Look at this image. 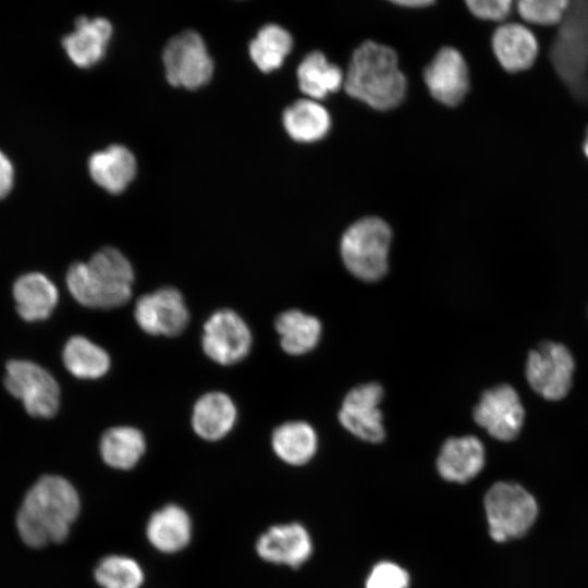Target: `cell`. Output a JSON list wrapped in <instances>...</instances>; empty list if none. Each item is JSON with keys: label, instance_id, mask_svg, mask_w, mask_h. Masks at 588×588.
I'll return each mask as SVG.
<instances>
[{"label": "cell", "instance_id": "obj_33", "mask_svg": "<svg viewBox=\"0 0 588 588\" xmlns=\"http://www.w3.org/2000/svg\"><path fill=\"white\" fill-rule=\"evenodd\" d=\"M466 5L469 11L481 20L502 21L511 12L510 0H468Z\"/></svg>", "mask_w": 588, "mask_h": 588}, {"label": "cell", "instance_id": "obj_6", "mask_svg": "<svg viewBox=\"0 0 588 588\" xmlns=\"http://www.w3.org/2000/svg\"><path fill=\"white\" fill-rule=\"evenodd\" d=\"M489 535L497 542L524 536L535 523L538 505L520 485L499 481L485 495Z\"/></svg>", "mask_w": 588, "mask_h": 588}, {"label": "cell", "instance_id": "obj_8", "mask_svg": "<svg viewBox=\"0 0 588 588\" xmlns=\"http://www.w3.org/2000/svg\"><path fill=\"white\" fill-rule=\"evenodd\" d=\"M162 60L168 82L176 87L199 88L213 73V61L206 44L194 30L172 37L163 49Z\"/></svg>", "mask_w": 588, "mask_h": 588}, {"label": "cell", "instance_id": "obj_19", "mask_svg": "<svg viewBox=\"0 0 588 588\" xmlns=\"http://www.w3.org/2000/svg\"><path fill=\"white\" fill-rule=\"evenodd\" d=\"M493 52L509 72L529 69L538 54V41L524 25L510 23L500 26L492 37Z\"/></svg>", "mask_w": 588, "mask_h": 588}, {"label": "cell", "instance_id": "obj_13", "mask_svg": "<svg viewBox=\"0 0 588 588\" xmlns=\"http://www.w3.org/2000/svg\"><path fill=\"white\" fill-rule=\"evenodd\" d=\"M383 389L377 382L364 383L352 389L344 397L339 412L341 425L353 436L371 443L385 437L379 404Z\"/></svg>", "mask_w": 588, "mask_h": 588}, {"label": "cell", "instance_id": "obj_32", "mask_svg": "<svg viewBox=\"0 0 588 588\" xmlns=\"http://www.w3.org/2000/svg\"><path fill=\"white\" fill-rule=\"evenodd\" d=\"M409 575L396 563L382 561L370 571L365 588H408Z\"/></svg>", "mask_w": 588, "mask_h": 588}, {"label": "cell", "instance_id": "obj_14", "mask_svg": "<svg viewBox=\"0 0 588 588\" xmlns=\"http://www.w3.org/2000/svg\"><path fill=\"white\" fill-rule=\"evenodd\" d=\"M424 79L433 98L446 106L458 105L469 87L466 61L452 47L438 51L425 69Z\"/></svg>", "mask_w": 588, "mask_h": 588}, {"label": "cell", "instance_id": "obj_36", "mask_svg": "<svg viewBox=\"0 0 588 588\" xmlns=\"http://www.w3.org/2000/svg\"><path fill=\"white\" fill-rule=\"evenodd\" d=\"M584 152H585L586 157L588 158V132H587V137H586V140H585V144H584Z\"/></svg>", "mask_w": 588, "mask_h": 588}, {"label": "cell", "instance_id": "obj_1", "mask_svg": "<svg viewBox=\"0 0 588 588\" xmlns=\"http://www.w3.org/2000/svg\"><path fill=\"white\" fill-rule=\"evenodd\" d=\"M79 513L75 488L60 476L41 477L26 493L16 515V528L29 547L62 542Z\"/></svg>", "mask_w": 588, "mask_h": 588}, {"label": "cell", "instance_id": "obj_35", "mask_svg": "<svg viewBox=\"0 0 588 588\" xmlns=\"http://www.w3.org/2000/svg\"><path fill=\"white\" fill-rule=\"evenodd\" d=\"M394 3L402 7L419 8V7L431 5L433 2L427 1V0H404V1H394Z\"/></svg>", "mask_w": 588, "mask_h": 588}, {"label": "cell", "instance_id": "obj_28", "mask_svg": "<svg viewBox=\"0 0 588 588\" xmlns=\"http://www.w3.org/2000/svg\"><path fill=\"white\" fill-rule=\"evenodd\" d=\"M62 360L68 371L79 379H98L110 369L109 354L83 335L68 340Z\"/></svg>", "mask_w": 588, "mask_h": 588}, {"label": "cell", "instance_id": "obj_11", "mask_svg": "<svg viewBox=\"0 0 588 588\" xmlns=\"http://www.w3.org/2000/svg\"><path fill=\"white\" fill-rule=\"evenodd\" d=\"M134 318L148 334L175 336L185 330L189 314L181 292L167 286L142 295L136 302Z\"/></svg>", "mask_w": 588, "mask_h": 588}, {"label": "cell", "instance_id": "obj_23", "mask_svg": "<svg viewBox=\"0 0 588 588\" xmlns=\"http://www.w3.org/2000/svg\"><path fill=\"white\" fill-rule=\"evenodd\" d=\"M271 444L280 460L299 466L315 455L318 439L314 428L305 421H289L273 430Z\"/></svg>", "mask_w": 588, "mask_h": 588}, {"label": "cell", "instance_id": "obj_26", "mask_svg": "<svg viewBox=\"0 0 588 588\" xmlns=\"http://www.w3.org/2000/svg\"><path fill=\"white\" fill-rule=\"evenodd\" d=\"M99 448L107 465L125 470L138 463L145 453L146 442L137 428L118 426L109 428L102 434Z\"/></svg>", "mask_w": 588, "mask_h": 588}, {"label": "cell", "instance_id": "obj_24", "mask_svg": "<svg viewBox=\"0 0 588 588\" xmlns=\"http://www.w3.org/2000/svg\"><path fill=\"white\" fill-rule=\"evenodd\" d=\"M331 119L324 107L313 99H301L287 107L283 113V125L287 134L301 143H311L326 136Z\"/></svg>", "mask_w": 588, "mask_h": 588}, {"label": "cell", "instance_id": "obj_7", "mask_svg": "<svg viewBox=\"0 0 588 588\" xmlns=\"http://www.w3.org/2000/svg\"><path fill=\"white\" fill-rule=\"evenodd\" d=\"M4 387L36 418L53 417L60 405V388L42 366L27 359H11L5 365Z\"/></svg>", "mask_w": 588, "mask_h": 588}, {"label": "cell", "instance_id": "obj_21", "mask_svg": "<svg viewBox=\"0 0 588 588\" xmlns=\"http://www.w3.org/2000/svg\"><path fill=\"white\" fill-rule=\"evenodd\" d=\"M236 420V407L223 392H209L200 396L193 408L192 427L207 441L225 437Z\"/></svg>", "mask_w": 588, "mask_h": 588}, {"label": "cell", "instance_id": "obj_15", "mask_svg": "<svg viewBox=\"0 0 588 588\" xmlns=\"http://www.w3.org/2000/svg\"><path fill=\"white\" fill-rule=\"evenodd\" d=\"M256 550L267 562L298 567L310 558L313 542L303 525L291 523L270 527L259 537Z\"/></svg>", "mask_w": 588, "mask_h": 588}, {"label": "cell", "instance_id": "obj_16", "mask_svg": "<svg viewBox=\"0 0 588 588\" xmlns=\"http://www.w3.org/2000/svg\"><path fill=\"white\" fill-rule=\"evenodd\" d=\"M485 466V448L474 436L448 439L437 458L440 476L450 482L465 483L475 478Z\"/></svg>", "mask_w": 588, "mask_h": 588}, {"label": "cell", "instance_id": "obj_25", "mask_svg": "<svg viewBox=\"0 0 588 588\" xmlns=\"http://www.w3.org/2000/svg\"><path fill=\"white\" fill-rule=\"evenodd\" d=\"M280 335V344L290 355H303L311 351L319 342L320 321L298 309L281 313L274 322Z\"/></svg>", "mask_w": 588, "mask_h": 588}, {"label": "cell", "instance_id": "obj_27", "mask_svg": "<svg viewBox=\"0 0 588 588\" xmlns=\"http://www.w3.org/2000/svg\"><path fill=\"white\" fill-rule=\"evenodd\" d=\"M299 89L313 100L322 99L344 85L342 70L328 61L323 53H308L297 68Z\"/></svg>", "mask_w": 588, "mask_h": 588}, {"label": "cell", "instance_id": "obj_4", "mask_svg": "<svg viewBox=\"0 0 588 588\" xmlns=\"http://www.w3.org/2000/svg\"><path fill=\"white\" fill-rule=\"evenodd\" d=\"M549 54L572 95L588 102V0L569 1Z\"/></svg>", "mask_w": 588, "mask_h": 588}, {"label": "cell", "instance_id": "obj_10", "mask_svg": "<svg viewBox=\"0 0 588 588\" xmlns=\"http://www.w3.org/2000/svg\"><path fill=\"white\" fill-rule=\"evenodd\" d=\"M252 340L250 330L238 314L231 309H220L205 322L201 345L210 359L229 366L248 355Z\"/></svg>", "mask_w": 588, "mask_h": 588}, {"label": "cell", "instance_id": "obj_12", "mask_svg": "<svg viewBox=\"0 0 588 588\" xmlns=\"http://www.w3.org/2000/svg\"><path fill=\"white\" fill-rule=\"evenodd\" d=\"M524 417L525 412L519 396L509 384H500L485 391L474 408V420L500 441L516 438Z\"/></svg>", "mask_w": 588, "mask_h": 588}, {"label": "cell", "instance_id": "obj_34", "mask_svg": "<svg viewBox=\"0 0 588 588\" xmlns=\"http://www.w3.org/2000/svg\"><path fill=\"white\" fill-rule=\"evenodd\" d=\"M14 166L8 155L0 149V199L4 198L13 188Z\"/></svg>", "mask_w": 588, "mask_h": 588}, {"label": "cell", "instance_id": "obj_29", "mask_svg": "<svg viewBox=\"0 0 588 588\" xmlns=\"http://www.w3.org/2000/svg\"><path fill=\"white\" fill-rule=\"evenodd\" d=\"M293 39L287 30L275 24L265 25L249 45V54L262 72L279 69L290 53Z\"/></svg>", "mask_w": 588, "mask_h": 588}, {"label": "cell", "instance_id": "obj_2", "mask_svg": "<svg viewBox=\"0 0 588 588\" xmlns=\"http://www.w3.org/2000/svg\"><path fill=\"white\" fill-rule=\"evenodd\" d=\"M65 280L71 295L81 305L111 309L131 299L134 270L120 250L105 247L87 262L72 264Z\"/></svg>", "mask_w": 588, "mask_h": 588}, {"label": "cell", "instance_id": "obj_31", "mask_svg": "<svg viewBox=\"0 0 588 588\" xmlns=\"http://www.w3.org/2000/svg\"><path fill=\"white\" fill-rule=\"evenodd\" d=\"M567 0H522L517 3L519 15L538 25L560 24L567 10Z\"/></svg>", "mask_w": 588, "mask_h": 588}, {"label": "cell", "instance_id": "obj_20", "mask_svg": "<svg viewBox=\"0 0 588 588\" xmlns=\"http://www.w3.org/2000/svg\"><path fill=\"white\" fill-rule=\"evenodd\" d=\"M91 179L107 192H123L136 174V159L124 146L112 145L89 157Z\"/></svg>", "mask_w": 588, "mask_h": 588}, {"label": "cell", "instance_id": "obj_9", "mask_svg": "<svg viewBox=\"0 0 588 588\" xmlns=\"http://www.w3.org/2000/svg\"><path fill=\"white\" fill-rule=\"evenodd\" d=\"M574 366V358L563 344L543 342L528 355L526 379L542 397L561 400L571 389Z\"/></svg>", "mask_w": 588, "mask_h": 588}, {"label": "cell", "instance_id": "obj_5", "mask_svg": "<svg viewBox=\"0 0 588 588\" xmlns=\"http://www.w3.org/2000/svg\"><path fill=\"white\" fill-rule=\"evenodd\" d=\"M392 232L377 217H366L350 225L343 233L340 252L346 269L363 281H378L388 270Z\"/></svg>", "mask_w": 588, "mask_h": 588}, {"label": "cell", "instance_id": "obj_17", "mask_svg": "<svg viewBox=\"0 0 588 588\" xmlns=\"http://www.w3.org/2000/svg\"><path fill=\"white\" fill-rule=\"evenodd\" d=\"M112 35L111 23L105 17L79 16L73 32L62 39L70 60L79 68H89L103 57Z\"/></svg>", "mask_w": 588, "mask_h": 588}, {"label": "cell", "instance_id": "obj_22", "mask_svg": "<svg viewBox=\"0 0 588 588\" xmlns=\"http://www.w3.org/2000/svg\"><path fill=\"white\" fill-rule=\"evenodd\" d=\"M146 535L157 550L164 553L177 552L191 540L189 516L179 505L168 504L150 516Z\"/></svg>", "mask_w": 588, "mask_h": 588}, {"label": "cell", "instance_id": "obj_30", "mask_svg": "<svg viewBox=\"0 0 588 588\" xmlns=\"http://www.w3.org/2000/svg\"><path fill=\"white\" fill-rule=\"evenodd\" d=\"M95 579L102 588H139L144 581L140 565L124 555H108L95 569Z\"/></svg>", "mask_w": 588, "mask_h": 588}, {"label": "cell", "instance_id": "obj_18", "mask_svg": "<svg viewBox=\"0 0 588 588\" xmlns=\"http://www.w3.org/2000/svg\"><path fill=\"white\" fill-rule=\"evenodd\" d=\"M13 298L19 316L28 322L46 320L59 299L54 283L40 272H27L13 284Z\"/></svg>", "mask_w": 588, "mask_h": 588}, {"label": "cell", "instance_id": "obj_3", "mask_svg": "<svg viewBox=\"0 0 588 588\" xmlns=\"http://www.w3.org/2000/svg\"><path fill=\"white\" fill-rule=\"evenodd\" d=\"M346 93L373 109L399 106L406 91V78L399 69L396 52L368 40L353 53L344 76Z\"/></svg>", "mask_w": 588, "mask_h": 588}]
</instances>
